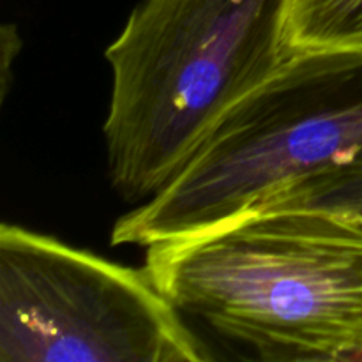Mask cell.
<instances>
[{
    "instance_id": "obj_1",
    "label": "cell",
    "mask_w": 362,
    "mask_h": 362,
    "mask_svg": "<svg viewBox=\"0 0 362 362\" xmlns=\"http://www.w3.org/2000/svg\"><path fill=\"white\" fill-rule=\"evenodd\" d=\"M184 317L264 361H362V223L311 209L251 211L145 247Z\"/></svg>"
},
{
    "instance_id": "obj_2",
    "label": "cell",
    "mask_w": 362,
    "mask_h": 362,
    "mask_svg": "<svg viewBox=\"0 0 362 362\" xmlns=\"http://www.w3.org/2000/svg\"><path fill=\"white\" fill-rule=\"evenodd\" d=\"M286 0H141L106 48L108 172L129 204L158 194L219 120L293 55Z\"/></svg>"
},
{
    "instance_id": "obj_3",
    "label": "cell",
    "mask_w": 362,
    "mask_h": 362,
    "mask_svg": "<svg viewBox=\"0 0 362 362\" xmlns=\"http://www.w3.org/2000/svg\"><path fill=\"white\" fill-rule=\"evenodd\" d=\"M361 154L362 53H293L158 194L120 216L110 240L148 247L205 232Z\"/></svg>"
},
{
    "instance_id": "obj_4",
    "label": "cell",
    "mask_w": 362,
    "mask_h": 362,
    "mask_svg": "<svg viewBox=\"0 0 362 362\" xmlns=\"http://www.w3.org/2000/svg\"><path fill=\"white\" fill-rule=\"evenodd\" d=\"M184 315L133 269L0 226V362H202Z\"/></svg>"
},
{
    "instance_id": "obj_5",
    "label": "cell",
    "mask_w": 362,
    "mask_h": 362,
    "mask_svg": "<svg viewBox=\"0 0 362 362\" xmlns=\"http://www.w3.org/2000/svg\"><path fill=\"white\" fill-rule=\"evenodd\" d=\"M285 41L292 53H362V0H286Z\"/></svg>"
},
{
    "instance_id": "obj_6",
    "label": "cell",
    "mask_w": 362,
    "mask_h": 362,
    "mask_svg": "<svg viewBox=\"0 0 362 362\" xmlns=\"http://www.w3.org/2000/svg\"><path fill=\"white\" fill-rule=\"evenodd\" d=\"M276 209H311L362 223V154L279 191L255 211Z\"/></svg>"
}]
</instances>
